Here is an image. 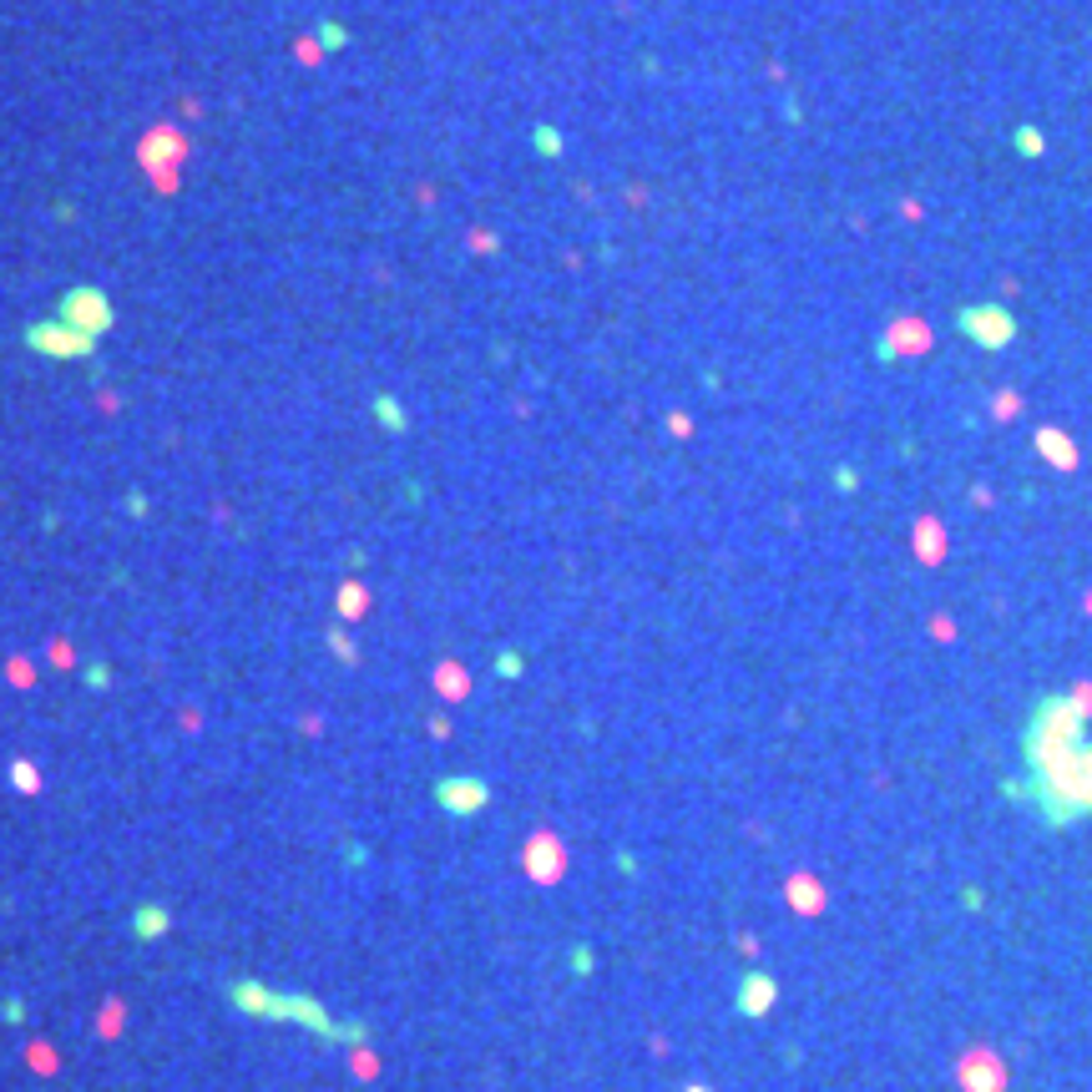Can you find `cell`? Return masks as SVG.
<instances>
[{
  "instance_id": "6da1fadb",
  "label": "cell",
  "mask_w": 1092,
  "mask_h": 1092,
  "mask_svg": "<svg viewBox=\"0 0 1092 1092\" xmlns=\"http://www.w3.org/2000/svg\"><path fill=\"white\" fill-rule=\"evenodd\" d=\"M1021 799H1032L1052 830L1092 814V744L1082 739V744H1067V749H1052V753H1042V759H1032Z\"/></svg>"
},
{
  "instance_id": "7a4b0ae2",
  "label": "cell",
  "mask_w": 1092,
  "mask_h": 1092,
  "mask_svg": "<svg viewBox=\"0 0 1092 1092\" xmlns=\"http://www.w3.org/2000/svg\"><path fill=\"white\" fill-rule=\"evenodd\" d=\"M956 329L966 334V339L976 344V349H987V354H996V349H1007L1012 339H1017V314L1007 304H991V299H982V304H966V309H956Z\"/></svg>"
},
{
  "instance_id": "3957f363",
  "label": "cell",
  "mask_w": 1092,
  "mask_h": 1092,
  "mask_svg": "<svg viewBox=\"0 0 1092 1092\" xmlns=\"http://www.w3.org/2000/svg\"><path fill=\"white\" fill-rule=\"evenodd\" d=\"M142 172H152V183H158L162 192H172L177 188V167H183V158H188V137L177 127H167V122H158L142 137Z\"/></svg>"
},
{
  "instance_id": "277c9868",
  "label": "cell",
  "mask_w": 1092,
  "mask_h": 1092,
  "mask_svg": "<svg viewBox=\"0 0 1092 1092\" xmlns=\"http://www.w3.org/2000/svg\"><path fill=\"white\" fill-rule=\"evenodd\" d=\"M26 349H36V354H46V360H86V354L97 349V339L92 334H81V329H72L66 319H36V324H26Z\"/></svg>"
},
{
  "instance_id": "5b68a950",
  "label": "cell",
  "mask_w": 1092,
  "mask_h": 1092,
  "mask_svg": "<svg viewBox=\"0 0 1092 1092\" xmlns=\"http://www.w3.org/2000/svg\"><path fill=\"white\" fill-rule=\"evenodd\" d=\"M56 319H66L81 334H92V339H102V334L111 329V299L102 294V288H92V283H76V288H66V294L56 299Z\"/></svg>"
},
{
  "instance_id": "8992f818",
  "label": "cell",
  "mask_w": 1092,
  "mask_h": 1092,
  "mask_svg": "<svg viewBox=\"0 0 1092 1092\" xmlns=\"http://www.w3.org/2000/svg\"><path fill=\"white\" fill-rule=\"evenodd\" d=\"M430 794H435V805L445 814H456V819H471V814H481L486 805H491V784L476 779V774H445V779L430 784Z\"/></svg>"
},
{
  "instance_id": "52a82bcc",
  "label": "cell",
  "mask_w": 1092,
  "mask_h": 1092,
  "mask_svg": "<svg viewBox=\"0 0 1092 1092\" xmlns=\"http://www.w3.org/2000/svg\"><path fill=\"white\" fill-rule=\"evenodd\" d=\"M228 1007L253 1017V1021H283V991H274L258 976H233L228 982Z\"/></svg>"
},
{
  "instance_id": "ba28073f",
  "label": "cell",
  "mask_w": 1092,
  "mask_h": 1092,
  "mask_svg": "<svg viewBox=\"0 0 1092 1092\" xmlns=\"http://www.w3.org/2000/svg\"><path fill=\"white\" fill-rule=\"evenodd\" d=\"M956 1082L966 1092H1007V1062H1001L991 1047H971V1052L956 1062Z\"/></svg>"
},
{
  "instance_id": "9c48e42d",
  "label": "cell",
  "mask_w": 1092,
  "mask_h": 1092,
  "mask_svg": "<svg viewBox=\"0 0 1092 1092\" xmlns=\"http://www.w3.org/2000/svg\"><path fill=\"white\" fill-rule=\"evenodd\" d=\"M521 865H526V875L537 880V885H556L567 875V850H562V840L556 835H531L526 840V850H521Z\"/></svg>"
},
{
  "instance_id": "30bf717a",
  "label": "cell",
  "mask_w": 1092,
  "mask_h": 1092,
  "mask_svg": "<svg viewBox=\"0 0 1092 1092\" xmlns=\"http://www.w3.org/2000/svg\"><path fill=\"white\" fill-rule=\"evenodd\" d=\"M774 1001H779V982L769 971H744L739 976V996H733L739 1017H769Z\"/></svg>"
},
{
  "instance_id": "8fae6325",
  "label": "cell",
  "mask_w": 1092,
  "mask_h": 1092,
  "mask_svg": "<svg viewBox=\"0 0 1092 1092\" xmlns=\"http://www.w3.org/2000/svg\"><path fill=\"white\" fill-rule=\"evenodd\" d=\"M283 1021H299V1027H309L314 1037H329V1042H334V1027H339V1021L304 991H283Z\"/></svg>"
},
{
  "instance_id": "7c38bea8",
  "label": "cell",
  "mask_w": 1092,
  "mask_h": 1092,
  "mask_svg": "<svg viewBox=\"0 0 1092 1092\" xmlns=\"http://www.w3.org/2000/svg\"><path fill=\"white\" fill-rule=\"evenodd\" d=\"M930 344V329H921L910 314H900L896 324H890V334L880 339V360H896V354H921Z\"/></svg>"
},
{
  "instance_id": "4fadbf2b",
  "label": "cell",
  "mask_w": 1092,
  "mask_h": 1092,
  "mask_svg": "<svg viewBox=\"0 0 1092 1092\" xmlns=\"http://www.w3.org/2000/svg\"><path fill=\"white\" fill-rule=\"evenodd\" d=\"M167 930H172V910L162 900H142L132 910V935H137V941H162Z\"/></svg>"
},
{
  "instance_id": "5bb4252c",
  "label": "cell",
  "mask_w": 1092,
  "mask_h": 1092,
  "mask_svg": "<svg viewBox=\"0 0 1092 1092\" xmlns=\"http://www.w3.org/2000/svg\"><path fill=\"white\" fill-rule=\"evenodd\" d=\"M789 905L799 910V916H819V910H824V890H819V880H814V875H794V880H789Z\"/></svg>"
},
{
  "instance_id": "9a60e30c",
  "label": "cell",
  "mask_w": 1092,
  "mask_h": 1092,
  "mask_svg": "<svg viewBox=\"0 0 1092 1092\" xmlns=\"http://www.w3.org/2000/svg\"><path fill=\"white\" fill-rule=\"evenodd\" d=\"M1037 451L1052 460V465H1062V471H1073V465H1077V451L1067 445L1062 430H1037Z\"/></svg>"
},
{
  "instance_id": "2e32d148",
  "label": "cell",
  "mask_w": 1092,
  "mask_h": 1092,
  "mask_svg": "<svg viewBox=\"0 0 1092 1092\" xmlns=\"http://www.w3.org/2000/svg\"><path fill=\"white\" fill-rule=\"evenodd\" d=\"M334 607H339V617H344V622H354V617H365V612H369V592H365L360 582H344V587H339V602H334Z\"/></svg>"
},
{
  "instance_id": "e0dca14e",
  "label": "cell",
  "mask_w": 1092,
  "mask_h": 1092,
  "mask_svg": "<svg viewBox=\"0 0 1092 1092\" xmlns=\"http://www.w3.org/2000/svg\"><path fill=\"white\" fill-rule=\"evenodd\" d=\"M374 420H380L385 430H395V435L410 426V420H405V410H399V399H390V395H380V399H374Z\"/></svg>"
},
{
  "instance_id": "ac0fdd59",
  "label": "cell",
  "mask_w": 1092,
  "mask_h": 1092,
  "mask_svg": "<svg viewBox=\"0 0 1092 1092\" xmlns=\"http://www.w3.org/2000/svg\"><path fill=\"white\" fill-rule=\"evenodd\" d=\"M1012 147H1017V158H1042V152H1047V137H1042L1037 127H1017V132H1012Z\"/></svg>"
},
{
  "instance_id": "d6986e66",
  "label": "cell",
  "mask_w": 1092,
  "mask_h": 1092,
  "mask_svg": "<svg viewBox=\"0 0 1092 1092\" xmlns=\"http://www.w3.org/2000/svg\"><path fill=\"white\" fill-rule=\"evenodd\" d=\"M435 683H440V694H445V698H465V694H471V688H465V673H460L456 663H440Z\"/></svg>"
},
{
  "instance_id": "ffe728a7",
  "label": "cell",
  "mask_w": 1092,
  "mask_h": 1092,
  "mask_svg": "<svg viewBox=\"0 0 1092 1092\" xmlns=\"http://www.w3.org/2000/svg\"><path fill=\"white\" fill-rule=\"evenodd\" d=\"M11 784H15V789H26V794H36V789H41V774H36V764L15 759V764H11Z\"/></svg>"
},
{
  "instance_id": "44dd1931",
  "label": "cell",
  "mask_w": 1092,
  "mask_h": 1092,
  "mask_svg": "<svg viewBox=\"0 0 1092 1092\" xmlns=\"http://www.w3.org/2000/svg\"><path fill=\"white\" fill-rule=\"evenodd\" d=\"M334 1042H344V1047H365V1042H369V1027H365V1021H339V1027H334Z\"/></svg>"
},
{
  "instance_id": "7402d4cb",
  "label": "cell",
  "mask_w": 1092,
  "mask_h": 1092,
  "mask_svg": "<svg viewBox=\"0 0 1092 1092\" xmlns=\"http://www.w3.org/2000/svg\"><path fill=\"white\" fill-rule=\"evenodd\" d=\"M344 41H349V31L339 26V20H319V46H324V51H339Z\"/></svg>"
},
{
  "instance_id": "603a6c76",
  "label": "cell",
  "mask_w": 1092,
  "mask_h": 1092,
  "mask_svg": "<svg viewBox=\"0 0 1092 1092\" xmlns=\"http://www.w3.org/2000/svg\"><path fill=\"white\" fill-rule=\"evenodd\" d=\"M329 648H334V658H339V663H354V642H349V633L334 628V633H329Z\"/></svg>"
},
{
  "instance_id": "cb8c5ba5",
  "label": "cell",
  "mask_w": 1092,
  "mask_h": 1092,
  "mask_svg": "<svg viewBox=\"0 0 1092 1092\" xmlns=\"http://www.w3.org/2000/svg\"><path fill=\"white\" fill-rule=\"evenodd\" d=\"M521 667H526L521 653H501V658H496V673H501V678H521Z\"/></svg>"
},
{
  "instance_id": "d4e9b609",
  "label": "cell",
  "mask_w": 1092,
  "mask_h": 1092,
  "mask_svg": "<svg viewBox=\"0 0 1092 1092\" xmlns=\"http://www.w3.org/2000/svg\"><path fill=\"white\" fill-rule=\"evenodd\" d=\"M0 1021H26V1001L6 996V1001H0Z\"/></svg>"
},
{
  "instance_id": "484cf974",
  "label": "cell",
  "mask_w": 1092,
  "mask_h": 1092,
  "mask_svg": "<svg viewBox=\"0 0 1092 1092\" xmlns=\"http://www.w3.org/2000/svg\"><path fill=\"white\" fill-rule=\"evenodd\" d=\"M106 683H111V667H106V663H92V667H86V688H106Z\"/></svg>"
},
{
  "instance_id": "4316f807",
  "label": "cell",
  "mask_w": 1092,
  "mask_h": 1092,
  "mask_svg": "<svg viewBox=\"0 0 1092 1092\" xmlns=\"http://www.w3.org/2000/svg\"><path fill=\"white\" fill-rule=\"evenodd\" d=\"M537 147L546 152V158H556V152H562V137H556V132H546V127H542V132H537Z\"/></svg>"
},
{
  "instance_id": "83f0119b",
  "label": "cell",
  "mask_w": 1092,
  "mask_h": 1092,
  "mask_svg": "<svg viewBox=\"0 0 1092 1092\" xmlns=\"http://www.w3.org/2000/svg\"><path fill=\"white\" fill-rule=\"evenodd\" d=\"M572 966H576V976H587L592 971V951L587 946H572Z\"/></svg>"
},
{
  "instance_id": "f1b7e54d",
  "label": "cell",
  "mask_w": 1092,
  "mask_h": 1092,
  "mask_svg": "<svg viewBox=\"0 0 1092 1092\" xmlns=\"http://www.w3.org/2000/svg\"><path fill=\"white\" fill-rule=\"evenodd\" d=\"M294 56H299V61H309V66H314V61L324 56V46H319V41H299V51H294Z\"/></svg>"
},
{
  "instance_id": "f546056e",
  "label": "cell",
  "mask_w": 1092,
  "mask_h": 1092,
  "mask_svg": "<svg viewBox=\"0 0 1092 1092\" xmlns=\"http://www.w3.org/2000/svg\"><path fill=\"white\" fill-rule=\"evenodd\" d=\"M471 243H476L481 253H491V249H496V238H491V233H471Z\"/></svg>"
},
{
  "instance_id": "4dcf8cb0",
  "label": "cell",
  "mask_w": 1092,
  "mask_h": 1092,
  "mask_svg": "<svg viewBox=\"0 0 1092 1092\" xmlns=\"http://www.w3.org/2000/svg\"><path fill=\"white\" fill-rule=\"evenodd\" d=\"M667 430H673V435H688V415H667Z\"/></svg>"
},
{
  "instance_id": "1f68e13d",
  "label": "cell",
  "mask_w": 1092,
  "mask_h": 1092,
  "mask_svg": "<svg viewBox=\"0 0 1092 1092\" xmlns=\"http://www.w3.org/2000/svg\"><path fill=\"white\" fill-rule=\"evenodd\" d=\"M51 658L66 667V663H72V648H66V642H51Z\"/></svg>"
},
{
  "instance_id": "d6a6232c",
  "label": "cell",
  "mask_w": 1092,
  "mask_h": 1092,
  "mask_svg": "<svg viewBox=\"0 0 1092 1092\" xmlns=\"http://www.w3.org/2000/svg\"><path fill=\"white\" fill-rule=\"evenodd\" d=\"M683 1092H713V1087H703V1082H688Z\"/></svg>"
}]
</instances>
